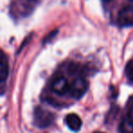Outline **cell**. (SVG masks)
<instances>
[{
    "label": "cell",
    "mask_w": 133,
    "mask_h": 133,
    "mask_svg": "<svg viewBox=\"0 0 133 133\" xmlns=\"http://www.w3.org/2000/svg\"><path fill=\"white\" fill-rule=\"evenodd\" d=\"M125 72H126V76L128 77L130 81L133 82V59H131L130 61H129L126 66V69H125Z\"/></svg>",
    "instance_id": "8"
},
{
    "label": "cell",
    "mask_w": 133,
    "mask_h": 133,
    "mask_svg": "<svg viewBox=\"0 0 133 133\" xmlns=\"http://www.w3.org/2000/svg\"><path fill=\"white\" fill-rule=\"evenodd\" d=\"M119 130L121 131V133H133V125L129 121L128 118H126L120 124Z\"/></svg>",
    "instance_id": "7"
},
{
    "label": "cell",
    "mask_w": 133,
    "mask_h": 133,
    "mask_svg": "<svg viewBox=\"0 0 133 133\" xmlns=\"http://www.w3.org/2000/svg\"><path fill=\"white\" fill-rule=\"evenodd\" d=\"M70 83L65 77L59 76L55 78L51 82V90L57 95H66L69 93Z\"/></svg>",
    "instance_id": "3"
},
{
    "label": "cell",
    "mask_w": 133,
    "mask_h": 133,
    "mask_svg": "<svg viewBox=\"0 0 133 133\" xmlns=\"http://www.w3.org/2000/svg\"><path fill=\"white\" fill-rule=\"evenodd\" d=\"M95 133H104V132H95Z\"/></svg>",
    "instance_id": "11"
},
{
    "label": "cell",
    "mask_w": 133,
    "mask_h": 133,
    "mask_svg": "<svg viewBox=\"0 0 133 133\" xmlns=\"http://www.w3.org/2000/svg\"><path fill=\"white\" fill-rule=\"evenodd\" d=\"M65 123L70 130L78 132L81 129L82 120L78 115L75 114V113H70V114L66 115L65 118Z\"/></svg>",
    "instance_id": "5"
},
{
    "label": "cell",
    "mask_w": 133,
    "mask_h": 133,
    "mask_svg": "<svg viewBox=\"0 0 133 133\" xmlns=\"http://www.w3.org/2000/svg\"><path fill=\"white\" fill-rule=\"evenodd\" d=\"M89 87V83L86 78L82 77H78L72 81L69 87V93L74 98H80L86 93Z\"/></svg>",
    "instance_id": "2"
},
{
    "label": "cell",
    "mask_w": 133,
    "mask_h": 133,
    "mask_svg": "<svg viewBox=\"0 0 133 133\" xmlns=\"http://www.w3.org/2000/svg\"><path fill=\"white\" fill-rule=\"evenodd\" d=\"M53 114L49 111L37 108L35 110V123L40 128L48 127L53 121Z\"/></svg>",
    "instance_id": "4"
},
{
    "label": "cell",
    "mask_w": 133,
    "mask_h": 133,
    "mask_svg": "<svg viewBox=\"0 0 133 133\" xmlns=\"http://www.w3.org/2000/svg\"><path fill=\"white\" fill-rule=\"evenodd\" d=\"M103 1H105V2H110L111 0H103Z\"/></svg>",
    "instance_id": "10"
},
{
    "label": "cell",
    "mask_w": 133,
    "mask_h": 133,
    "mask_svg": "<svg viewBox=\"0 0 133 133\" xmlns=\"http://www.w3.org/2000/svg\"><path fill=\"white\" fill-rule=\"evenodd\" d=\"M128 119L133 125V98H132V103L129 104V111H128Z\"/></svg>",
    "instance_id": "9"
},
{
    "label": "cell",
    "mask_w": 133,
    "mask_h": 133,
    "mask_svg": "<svg viewBox=\"0 0 133 133\" xmlns=\"http://www.w3.org/2000/svg\"><path fill=\"white\" fill-rule=\"evenodd\" d=\"M118 23L121 26H133V1L124 5L118 13Z\"/></svg>",
    "instance_id": "1"
},
{
    "label": "cell",
    "mask_w": 133,
    "mask_h": 133,
    "mask_svg": "<svg viewBox=\"0 0 133 133\" xmlns=\"http://www.w3.org/2000/svg\"><path fill=\"white\" fill-rule=\"evenodd\" d=\"M8 73H9L8 65L6 64V61L0 60V82L5 81L8 78Z\"/></svg>",
    "instance_id": "6"
}]
</instances>
